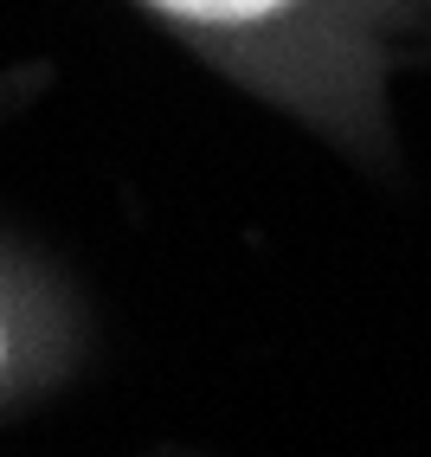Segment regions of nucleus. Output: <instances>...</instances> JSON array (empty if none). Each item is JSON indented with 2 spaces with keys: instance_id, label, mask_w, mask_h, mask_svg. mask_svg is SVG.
<instances>
[{
  "instance_id": "f257e3e1",
  "label": "nucleus",
  "mask_w": 431,
  "mask_h": 457,
  "mask_svg": "<svg viewBox=\"0 0 431 457\" xmlns=\"http://www.w3.org/2000/svg\"><path fill=\"white\" fill-rule=\"evenodd\" d=\"M212 65L316 116L374 110L386 52L431 20V0H142Z\"/></svg>"
},
{
  "instance_id": "f03ea898",
  "label": "nucleus",
  "mask_w": 431,
  "mask_h": 457,
  "mask_svg": "<svg viewBox=\"0 0 431 457\" xmlns=\"http://www.w3.org/2000/svg\"><path fill=\"white\" fill-rule=\"evenodd\" d=\"M0 361H7V322H0Z\"/></svg>"
}]
</instances>
